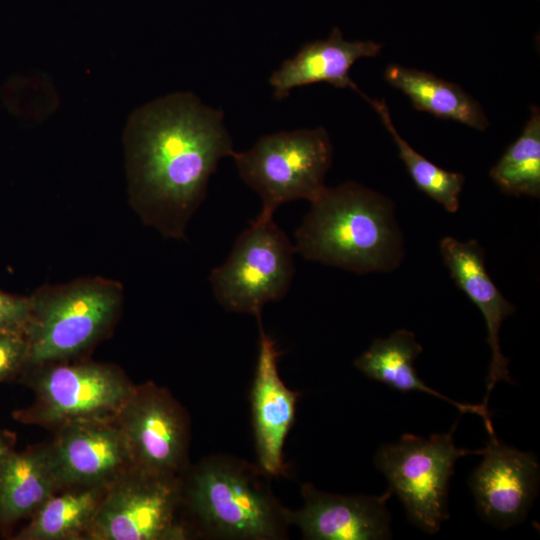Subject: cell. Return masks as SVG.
<instances>
[{
    "instance_id": "obj_2",
    "label": "cell",
    "mask_w": 540,
    "mask_h": 540,
    "mask_svg": "<svg viewBox=\"0 0 540 540\" xmlns=\"http://www.w3.org/2000/svg\"><path fill=\"white\" fill-rule=\"evenodd\" d=\"M295 231L306 260L357 274L390 272L404 256L403 237L388 197L355 181L324 191Z\"/></svg>"
},
{
    "instance_id": "obj_25",
    "label": "cell",
    "mask_w": 540,
    "mask_h": 540,
    "mask_svg": "<svg viewBox=\"0 0 540 540\" xmlns=\"http://www.w3.org/2000/svg\"><path fill=\"white\" fill-rule=\"evenodd\" d=\"M15 436L13 433L0 430V469L6 457L14 450Z\"/></svg>"
},
{
    "instance_id": "obj_17",
    "label": "cell",
    "mask_w": 540,
    "mask_h": 540,
    "mask_svg": "<svg viewBox=\"0 0 540 540\" xmlns=\"http://www.w3.org/2000/svg\"><path fill=\"white\" fill-rule=\"evenodd\" d=\"M422 350L413 332L400 329L388 338H376L369 349L355 359L354 366L366 377L384 383L394 390L434 395L451 403L461 413H474L484 420L487 432H493L491 414L486 406L456 402L430 388L418 377L414 361Z\"/></svg>"
},
{
    "instance_id": "obj_24",
    "label": "cell",
    "mask_w": 540,
    "mask_h": 540,
    "mask_svg": "<svg viewBox=\"0 0 540 540\" xmlns=\"http://www.w3.org/2000/svg\"><path fill=\"white\" fill-rule=\"evenodd\" d=\"M30 318L29 297L0 291V330L24 333Z\"/></svg>"
},
{
    "instance_id": "obj_23",
    "label": "cell",
    "mask_w": 540,
    "mask_h": 540,
    "mask_svg": "<svg viewBox=\"0 0 540 540\" xmlns=\"http://www.w3.org/2000/svg\"><path fill=\"white\" fill-rule=\"evenodd\" d=\"M28 343L24 333L0 330V382L27 366Z\"/></svg>"
},
{
    "instance_id": "obj_13",
    "label": "cell",
    "mask_w": 540,
    "mask_h": 540,
    "mask_svg": "<svg viewBox=\"0 0 540 540\" xmlns=\"http://www.w3.org/2000/svg\"><path fill=\"white\" fill-rule=\"evenodd\" d=\"M303 507L287 510L290 525L306 540H383L392 536L386 503L392 491L380 496L340 495L301 486Z\"/></svg>"
},
{
    "instance_id": "obj_20",
    "label": "cell",
    "mask_w": 540,
    "mask_h": 540,
    "mask_svg": "<svg viewBox=\"0 0 540 540\" xmlns=\"http://www.w3.org/2000/svg\"><path fill=\"white\" fill-rule=\"evenodd\" d=\"M107 486H73L56 492L31 516L17 539H84Z\"/></svg>"
},
{
    "instance_id": "obj_10",
    "label": "cell",
    "mask_w": 540,
    "mask_h": 540,
    "mask_svg": "<svg viewBox=\"0 0 540 540\" xmlns=\"http://www.w3.org/2000/svg\"><path fill=\"white\" fill-rule=\"evenodd\" d=\"M115 420L134 467L179 476L187 470L188 416L165 388L152 382L134 386Z\"/></svg>"
},
{
    "instance_id": "obj_14",
    "label": "cell",
    "mask_w": 540,
    "mask_h": 540,
    "mask_svg": "<svg viewBox=\"0 0 540 540\" xmlns=\"http://www.w3.org/2000/svg\"><path fill=\"white\" fill-rule=\"evenodd\" d=\"M259 348L250 394L258 465L271 477L285 475L283 459L286 437L295 422L297 391L289 389L278 371L281 352L276 341L266 333L261 316Z\"/></svg>"
},
{
    "instance_id": "obj_7",
    "label": "cell",
    "mask_w": 540,
    "mask_h": 540,
    "mask_svg": "<svg viewBox=\"0 0 540 540\" xmlns=\"http://www.w3.org/2000/svg\"><path fill=\"white\" fill-rule=\"evenodd\" d=\"M422 438L404 434L393 444L382 445L375 466L389 482V489L401 500L408 520L417 528L434 534L449 519L447 498L454 464L460 457L482 455L484 448L456 447L453 432Z\"/></svg>"
},
{
    "instance_id": "obj_21",
    "label": "cell",
    "mask_w": 540,
    "mask_h": 540,
    "mask_svg": "<svg viewBox=\"0 0 540 540\" xmlns=\"http://www.w3.org/2000/svg\"><path fill=\"white\" fill-rule=\"evenodd\" d=\"M489 175L507 195L540 196V109L532 105L521 135L506 149Z\"/></svg>"
},
{
    "instance_id": "obj_5",
    "label": "cell",
    "mask_w": 540,
    "mask_h": 540,
    "mask_svg": "<svg viewBox=\"0 0 540 540\" xmlns=\"http://www.w3.org/2000/svg\"><path fill=\"white\" fill-rule=\"evenodd\" d=\"M332 153L327 131L318 127L262 136L251 149L231 157L241 179L261 197L256 219L267 220L283 203L312 202L324 191Z\"/></svg>"
},
{
    "instance_id": "obj_6",
    "label": "cell",
    "mask_w": 540,
    "mask_h": 540,
    "mask_svg": "<svg viewBox=\"0 0 540 540\" xmlns=\"http://www.w3.org/2000/svg\"><path fill=\"white\" fill-rule=\"evenodd\" d=\"M184 514L182 475L133 466L106 487L84 539H188Z\"/></svg>"
},
{
    "instance_id": "obj_4",
    "label": "cell",
    "mask_w": 540,
    "mask_h": 540,
    "mask_svg": "<svg viewBox=\"0 0 540 540\" xmlns=\"http://www.w3.org/2000/svg\"><path fill=\"white\" fill-rule=\"evenodd\" d=\"M122 299V286L101 277L38 289L29 297L24 331L27 366L64 361L90 347L115 322Z\"/></svg>"
},
{
    "instance_id": "obj_16",
    "label": "cell",
    "mask_w": 540,
    "mask_h": 540,
    "mask_svg": "<svg viewBox=\"0 0 540 540\" xmlns=\"http://www.w3.org/2000/svg\"><path fill=\"white\" fill-rule=\"evenodd\" d=\"M382 44L371 40L347 41L335 27L325 40L304 44L292 57L285 60L269 79L274 98L288 97L293 88L326 82L336 88H351L364 94L351 79L352 65L364 57L380 53Z\"/></svg>"
},
{
    "instance_id": "obj_11",
    "label": "cell",
    "mask_w": 540,
    "mask_h": 540,
    "mask_svg": "<svg viewBox=\"0 0 540 540\" xmlns=\"http://www.w3.org/2000/svg\"><path fill=\"white\" fill-rule=\"evenodd\" d=\"M482 454L483 460L468 480L479 515L499 528L522 522L538 492L539 463L499 441L494 432Z\"/></svg>"
},
{
    "instance_id": "obj_12",
    "label": "cell",
    "mask_w": 540,
    "mask_h": 540,
    "mask_svg": "<svg viewBox=\"0 0 540 540\" xmlns=\"http://www.w3.org/2000/svg\"><path fill=\"white\" fill-rule=\"evenodd\" d=\"M49 455L62 489L107 486L133 467L123 434L113 419H86L57 428Z\"/></svg>"
},
{
    "instance_id": "obj_1",
    "label": "cell",
    "mask_w": 540,
    "mask_h": 540,
    "mask_svg": "<svg viewBox=\"0 0 540 540\" xmlns=\"http://www.w3.org/2000/svg\"><path fill=\"white\" fill-rule=\"evenodd\" d=\"M223 113L191 93L135 110L124 130L130 203L167 238H183L219 161L234 152Z\"/></svg>"
},
{
    "instance_id": "obj_8",
    "label": "cell",
    "mask_w": 540,
    "mask_h": 540,
    "mask_svg": "<svg viewBox=\"0 0 540 540\" xmlns=\"http://www.w3.org/2000/svg\"><path fill=\"white\" fill-rule=\"evenodd\" d=\"M295 246L272 219H254L209 276L217 302L227 311L261 316L263 307L281 300L295 273Z\"/></svg>"
},
{
    "instance_id": "obj_15",
    "label": "cell",
    "mask_w": 540,
    "mask_h": 540,
    "mask_svg": "<svg viewBox=\"0 0 540 540\" xmlns=\"http://www.w3.org/2000/svg\"><path fill=\"white\" fill-rule=\"evenodd\" d=\"M439 249L456 286L478 307L486 323L487 343L492 356L482 404L488 407L490 393L498 381L513 383L508 370L509 360L501 352L499 331L503 321L516 308L502 295L489 276L484 252L477 240L461 242L446 236L440 241Z\"/></svg>"
},
{
    "instance_id": "obj_9",
    "label": "cell",
    "mask_w": 540,
    "mask_h": 540,
    "mask_svg": "<svg viewBox=\"0 0 540 540\" xmlns=\"http://www.w3.org/2000/svg\"><path fill=\"white\" fill-rule=\"evenodd\" d=\"M35 399L18 411V420L59 428L77 420L113 419L134 389L115 367L95 363L55 361L34 366Z\"/></svg>"
},
{
    "instance_id": "obj_19",
    "label": "cell",
    "mask_w": 540,
    "mask_h": 540,
    "mask_svg": "<svg viewBox=\"0 0 540 540\" xmlns=\"http://www.w3.org/2000/svg\"><path fill=\"white\" fill-rule=\"evenodd\" d=\"M384 79L405 94L417 110L480 131L489 125L481 105L458 84L432 73L398 64L386 67Z\"/></svg>"
},
{
    "instance_id": "obj_18",
    "label": "cell",
    "mask_w": 540,
    "mask_h": 540,
    "mask_svg": "<svg viewBox=\"0 0 540 540\" xmlns=\"http://www.w3.org/2000/svg\"><path fill=\"white\" fill-rule=\"evenodd\" d=\"M62 490L48 446L12 451L0 469V521L11 523L32 516Z\"/></svg>"
},
{
    "instance_id": "obj_22",
    "label": "cell",
    "mask_w": 540,
    "mask_h": 540,
    "mask_svg": "<svg viewBox=\"0 0 540 540\" xmlns=\"http://www.w3.org/2000/svg\"><path fill=\"white\" fill-rule=\"evenodd\" d=\"M363 98L379 114L417 189L443 206L446 211L457 212L460 204L459 195L465 183V176L458 172L442 169L414 150L396 130L385 101L371 99L365 94Z\"/></svg>"
},
{
    "instance_id": "obj_3",
    "label": "cell",
    "mask_w": 540,
    "mask_h": 540,
    "mask_svg": "<svg viewBox=\"0 0 540 540\" xmlns=\"http://www.w3.org/2000/svg\"><path fill=\"white\" fill-rule=\"evenodd\" d=\"M258 464L212 455L182 475L185 513L193 535L222 540H281L288 508L272 491Z\"/></svg>"
}]
</instances>
